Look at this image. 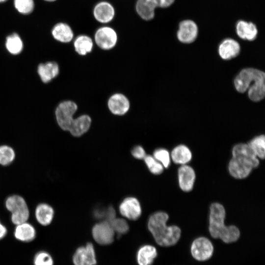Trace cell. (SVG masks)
<instances>
[{
  "mask_svg": "<svg viewBox=\"0 0 265 265\" xmlns=\"http://www.w3.org/2000/svg\"><path fill=\"white\" fill-rule=\"evenodd\" d=\"M91 119L89 116L83 114L74 119L69 131L73 136L79 137L85 133L89 129Z\"/></svg>",
  "mask_w": 265,
  "mask_h": 265,
  "instance_id": "ac0fdd59",
  "label": "cell"
},
{
  "mask_svg": "<svg viewBox=\"0 0 265 265\" xmlns=\"http://www.w3.org/2000/svg\"><path fill=\"white\" fill-rule=\"evenodd\" d=\"M7 234V229L0 221V239H2Z\"/></svg>",
  "mask_w": 265,
  "mask_h": 265,
  "instance_id": "74e56055",
  "label": "cell"
},
{
  "mask_svg": "<svg viewBox=\"0 0 265 265\" xmlns=\"http://www.w3.org/2000/svg\"><path fill=\"white\" fill-rule=\"evenodd\" d=\"M5 45L7 51L12 55L20 54L24 48L23 42L16 33H13L6 37Z\"/></svg>",
  "mask_w": 265,
  "mask_h": 265,
  "instance_id": "484cf974",
  "label": "cell"
},
{
  "mask_svg": "<svg viewBox=\"0 0 265 265\" xmlns=\"http://www.w3.org/2000/svg\"><path fill=\"white\" fill-rule=\"evenodd\" d=\"M168 219L166 213L159 212L151 215L148 222L149 230L156 242L161 246L175 245L181 237V231L179 227L166 225Z\"/></svg>",
  "mask_w": 265,
  "mask_h": 265,
  "instance_id": "7a4b0ae2",
  "label": "cell"
},
{
  "mask_svg": "<svg viewBox=\"0 0 265 265\" xmlns=\"http://www.w3.org/2000/svg\"><path fill=\"white\" fill-rule=\"evenodd\" d=\"M191 157L190 150L184 145L176 146L171 152V158L173 162L177 164H186L191 160Z\"/></svg>",
  "mask_w": 265,
  "mask_h": 265,
  "instance_id": "cb8c5ba5",
  "label": "cell"
},
{
  "mask_svg": "<svg viewBox=\"0 0 265 265\" xmlns=\"http://www.w3.org/2000/svg\"><path fill=\"white\" fill-rule=\"evenodd\" d=\"M92 233L94 240L101 245L109 244L114 240L115 232L109 222L106 220L95 225Z\"/></svg>",
  "mask_w": 265,
  "mask_h": 265,
  "instance_id": "9c48e42d",
  "label": "cell"
},
{
  "mask_svg": "<svg viewBox=\"0 0 265 265\" xmlns=\"http://www.w3.org/2000/svg\"><path fill=\"white\" fill-rule=\"evenodd\" d=\"M225 211L224 207L218 203L210 207L209 232L215 238H220L223 242L230 243L237 241L240 236V231L234 225L225 226Z\"/></svg>",
  "mask_w": 265,
  "mask_h": 265,
  "instance_id": "3957f363",
  "label": "cell"
},
{
  "mask_svg": "<svg viewBox=\"0 0 265 265\" xmlns=\"http://www.w3.org/2000/svg\"><path fill=\"white\" fill-rule=\"evenodd\" d=\"M7 0H0V3L6 1Z\"/></svg>",
  "mask_w": 265,
  "mask_h": 265,
  "instance_id": "ab89813d",
  "label": "cell"
},
{
  "mask_svg": "<svg viewBox=\"0 0 265 265\" xmlns=\"http://www.w3.org/2000/svg\"><path fill=\"white\" fill-rule=\"evenodd\" d=\"M248 145L252 149L257 157L264 159L265 156V137L260 135L252 139Z\"/></svg>",
  "mask_w": 265,
  "mask_h": 265,
  "instance_id": "f1b7e54d",
  "label": "cell"
},
{
  "mask_svg": "<svg viewBox=\"0 0 265 265\" xmlns=\"http://www.w3.org/2000/svg\"><path fill=\"white\" fill-rule=\"evenodd\" d=\"M37 72L42 82L47 83L58 76L59 67L55 61L41 63L38 65Z\"/></svg>",
  "mask_w": 265,
  "mask_h": 265,
  "instance_id": "9a60e30c",
  "label": "cell"
},
{
  "mask_svg": "<svg viewBox=\"0 0 265 265\" xmlns=\"http://www.w3.org/2000/svg\"><path fill=\"white\" fill-rule=\"evenodd\" d=\"M52 34L56 40L62 43L70 42L74 37L71 27L63 23L56 24L53 28Z\"/></svg>",
  "mask_w": 265,
  "mask_h": 265,
  "instance_id": "44dd1931",
  "label": "cell"
},
{
  "mask_svg": "<svg viewBox=\"0 0 265 265\" xmlns=\"http://www.w3.org/2000/svg\"><path fill=\"white\" fill-rule=\"evenodd\" d=\"M93 15L97 21L102 23L110 22L115 15L113 6L107 1H101L94 7Z\"/></svg>",
  "mask_w": 265,
  "mask_h": 265,
  "instance_id": "2e32d148",
  "label": "cell"
},
{
  "mask_svg": "<svg viewBox=\"0 0 265 265\" xmlns=\"http://www.w3.org/2000/svg\"><path fill=\"white\" fill-rule=\"evenodd\" d=\"M178 179L181 189L185 192L192 190L195 179L193 169L187 165H182L178 169Z\"/></svg>",
  "mask_w": 265,
  "mask_h": 265,
  "instance_id": "5bb4252c",
  "label": "cell"
},
{
  "mask_svg": "<svg viewBox=\"0 0 265 265\" xmlns=\"http://www.w3.org/2000/svg\"><path fill=\"white\" fill-rule=\"evenodd\" d=\"M35 216L40 224L47 226L50 224L53 220L54 210L50 205L41 203L35 208Z\"/></svg>",
  "mask_w": 265,
  "mask_h": 265,
  "instance_id": "ffe728a7",
  "label": "cell"
},
{
  "mask_svg": "<svg viewBox=\"0 0 265 265\" xmlns=\"http://www.w3.org/2000/svg\"><path fill=\"white\" fill-rule=\"evenodd\" d=\"M74 46L76 52L78 54L84 55L92 51L93 43L92 39L88 36L81 35L76 38Z\"/></svg>",
  "mask_w": 265,
  "mask_h": 265,
  "instance_id": "d4e9b609",
  "label": "cell"
},
{
  "mask_svg": "<svg viewBox=\"0 0 265 265\" xmlns=\"http://www.w3.org/2000/svg\"><path fill=\"white\" fill-rule=\"evenodd\" d=\"M192 257L198 261H205L212 256L213 246L211 241L205 237H199L192 242L191 245Z\"/></svg>",
  "mask_w": 265,
  "mask_h": 265,
  "instance_id": "52a82bcc",
  "label": "cell"
},
{
  "mask_svg": "<svg viewBox=\"0 0 265 265\" xmlns=\"http://www.w3.org/2000/svg\"><path fill=\"white\" fill-rule=\"evenodd\" d=\"M53 264L52 257L47 252H39L34 258V265H53Z\"/></svg>",
  "mask_w": 265,
  "mask_h": 265,
  "instance_id": "e575fe53",
  "label": "cell"
},
{
  "mask_svg": "<svg viewBox=\"0 0 265 265\" xmlns=\"http://www.w3.org/2000/svg\"><path fill=\"white\" fill-rule=\"evenodd\" d=\"M265 80L264 72L255 68H247L242 69L235 78L234 85L238 92L244 93L255 81Z\"/></svg>",
  "mask_w": 265,
  "mask_h": 265,
  "instance_id": "5b68a950",
  "label": "cell"
},
{
  "mask_svg": "<svg viewBox=\"0 0 265 265\" xmlns=\"http://www.w3.org/2000/svg\"><path fill=\"white\" fill-rule=\"evenodd\" d=\"M198 32L196 23L190 20H185L180 23L177 36L182 43H191L196 39Z\"/></svg>",
  "mask_w": 265,
  "mask_h": 265,
  "instance_id": "30bf717a",
  "label": "cell"
},
{
  "mask_svg": "<svg viewBox=\"0 0 265 265\" xmlns=\"http://www.w3.org/2000/svg\"><path fill=\"white\" fill-rule=\"evenodd\" d=\"M132 156L138 159H144L146 153L144 149L140 146H135L132 151Z\"/></svg>",
  "mask_w": 265,
  "mask_h": 265,
  "instance_id": "8d00e7d4",
  "label": "cell"
},
{
  "mask_svg": "<svg viewBox=\"0 0 265 265\" xmlns=\"http://www.w3.org/2000/svg\"><path fill=\"white\" fill-rule=\"evenodd\" d=\"M15 158V152L10 146L6 145L0 146V164L6 166L11 164Z\"/></svg>",
  "mask_w": 265,
  "mask_h": 265,
  "instance_id": "f546056e",
  "label": "cell"
},
{
  "mask_svg": "<svg viewBox=\"0 0 265 265\" xmlns=\"http://www.w3.org/2000/svg\"><path fill=\"white\" fill-rule=\"evenodd\" d=\"M44 0L47 1L52 2V1H54L56 0Z\"/></svg>",
  "mask_w": 265,
  "mask_h": 265,
  "instance_id": "f35d334b",
  "label": "cell"
},
{
  "mask_svg": "<svg viewBox=\"0 0 265 265\" xmlns=\"http://www.w3.org/2000/svg\"><path fill=\"white\" fill-rule=\"evenodd\" d=\"M259 164V159L248 144L236 145L232 150V158L228 169L230 174L237 179L247 177Z\"/></svg>",
  "mask_w": 265,
  "mask_h": 265,
  "instance_id": "6da1fadb",
  "label": "cell"
},
{
  "mask_svg": "<svg viewBox=\"0 0 265 265\" xmlns=\"http://www.w3.org/2000/svg\"><path fill=\"white\" fill-rule=\"evenodd\" d=\"M107 105L110 112L117 115L126 114L130 106L128 99L121 93L112 95L108 99Z\"/></svg>",
  "mask_w": 265,
  "mask_h": 265,
  "instance_id": "4fadbf2b",
  "label": "cell"
},
{
  "mask_svg": "<svg viewBox=\"0 0 265 265\" xmlns=\"http://www.w3.org/2000/svg\"><path fill=\"white\" fill-rule=\"evenodd\" d=\"M94 39L99 47L103 50H108L116 45L117 35L113 28L108 26H103L96 31Z\"/></svg>",
  "mask_w": 265,
  "mask_h": 265,
  "instance_id": "ba28073f",
  "label": "cell"
},
{
  "mask_svg": "<svg viewBox=\"0 0 265 265\" xmlns=\"http://www.w3.org/2000/svg\"><path fill=\"white\" fill-rule=\"evenodd\" d=\"M154 157L165 168H167L170 162L169 152L165 149H159L154 153Z\"/></svg>",
  "mask_w": 265,
  "mask_h": 265,
  "instance_id": "d590c367",
  "label": "cell"
},
{
  "mask_svg": "<svg viewBox=\"0 0 265 265\" xmlns=\"http://www.w3.org/2000/svg\"><path fill=\"white\" fill-rule=\"evenodd\" d=\"M240 51L239 43L231 38L224 40L218 48L219 54L224 60H229L236 57L238 55Z\"/></svg>",
  "mask_w": 265,
  "mask_h": 265,
  "instance_id": "e0dca14e",
  "label": "cell"
},
{
  "mask_svg": "<svg viewBox=\"0 0 265 265\" xmlns=\"http://www.w3.org/2000/svg\"><path fill=\"white\" fill-rule=\"evenodd\" d=\"M75 265H95L96 259L94 246L87 243L84 246L78 248L73 257Z\"/></svg>",
  "mask_w": 265,
  "mask_h": 265,
  "instance_id": "8fae6325",
  "label": "cell"
},
{
  "mask_svg": "<svg viewBox=\"0 0 265 265\" xmlns=\"http://www.w3.org/2000/svg\"><path fill=\"white\" fill-rule=\"evenodd\" d=\"M14 4L16 10L24 15L30 14L34 8L33 0H14Z\"/></svg>",
  "mask_w": 265,
  "mask_h": 265,
  "instance_id": "4dcf8cb0",
  "label": "cell"
},
{
  "mask_svg": "<svg viewBox=\"0 0 265 265\" xmlns=\"http://www.w3.org/2000/svg\"><path fill=\"white\" fill-rule=\"evenodd\" d=\"M109 222L114 232H116L119 236L126 233L129 230L128 224L123 218L115 217Z\"/></svg>",
  "mask_w": 265,
  "mask_h": 265,
  "instance_id": "d6a6232c",
  "label": "cell"
},
{
  "mask_svg": "<svg viewBox=\"0 0 265 265\" xmlns=\"http://www.w3.org/2000/svg\"><path fill=\"white\" fill-rule=\"evenodd\" d=\"M157 256L156 248L150 245L141 246L137 253V261L139 265H151Z\"/></svg>",
  "mask_w": 265,
  "mask_h": 265,
  "instance_id": "603a6c76",
  "label": "cell"
},
{
  "mask_svg": "<svg viewBox=\"0 0 265 265\" xmlns=\"http://www.w3.org/2000/svg\"><path fill=\"white\" fill-rule=\"evenodd\" d=\"M249 98L252 101L258 102L265 95V80H259L252 84L247 90Z\"/></svg>",
  "mask_w": 265,
  "mask_h": 265,
  "instance_id": "4316f807",
  "label": "cell"
},
{
  "mask_svg": "<svg viewBox=\"0 0 265 265\" xmlns=\"http://www.w3.org/2000/svg\"><path fill=\"white\" fill-rule=\"evenodd\" d=\"M29 217V211L28 208L16 212L11 213V220L12 222L17 225L27 222Z\"/></svg>",
  "mask_w": 265,
  "mask_h": 265,
  "instance_id": "836d02e7",
  "label": "cell"
},
{
  "mask_svg": "<svg viewBox=\"0 0 265 265\" xmlns=\"http://www.w3.org/2000/svg\"><path fill=\"white\" fill-rule=\"evenodd\" d=\"M5 205L6 209L11 213L19 211L28 207L25 199L18 195H13L7 197Z\"/></svg>",
  "mask_w": 265,
  "mask_h": 265,
  "instance_id": "83f0119b",
  "label": "cell"
},
{
  "mask_svg": "<svg viewBox=\"0 0 265 265\" xmlns=\"http://www.w3.org/2000/svg\"><path fill=\"white\" fill-rule=\"evenodd\" d=\"M145 162L151 173L159 174L163 170V165L154 157L147 155L144 158Z\"/></svg>",
  "mask_w": 265,
  "mask_h": 265,
  "instance_id": "1f68e13d",
  "label": "cell"
},
{
  "mask_svg": "<svg viewBox=\"0 0 265 265\" xmlns=\"http://www.w3.org/2000/svg\"><path fill=\"white\" fill-rule=\"evenodd\" d=\"M236 32L241 39L252 41L257 36L258 29L254 23L240 20L236 25Z\"/></svg>",
  "mask_w": 265,
  "mask_h": 265,
  "instance_id": "d6986e66",
  "label": "cell"
},
{
  "mask_svg": "<svg viewBox=\"0 0 265 265\" xmlns=\"http://www.w3.org/2000/svg\"><path fill=\"white\" fill-rule=\"evenodd\" d=\"M174 1L175 0H137L136 3V10L142 19L149 21L154 18L156 8L169 7Z\"/></svg>",
  "mask_w": 265,
  "mask_h": 265,
  "instance_id": "8992f818",
  "label": "cell"
},
{
  "mask_svg": "<svg viewBox=\"0 0 265 265\" xmlns=\"http://www.w3.org/2000/svg\"><path fill=\"white\" fill-rule=\"evenodd\" d=\"M78 109L77 104L70 100L63 101L56 106L54 115L57 125L61 129L69 131L74 119V115Z\"/></svg>",
  "mask_w": 265,
  "mask_h": 265,
  "instance_id": "277c9868",
  "label": "cell"
},
{
  "mask_svg": "<svg viewBox=\"0 0 265 265\" xmlns=\"http://www.w3.org/2000/svg\"><path fill=\"white\" fill-rule=\"evenodd\" d=\"M15 238L21 241L29 242L36 236V230L32 225L26 222L16 225L14 231Z\"/></svg>",
  "mask_w": 265,
  "mask_h": 265,
  "instance_id": "7402d4cb",
  "label": "cell"
},
{
  "mask_svg": "<svg viewBox=\"0 0 265 265\" xmlns=\"http://www.w3.org/2000/svg\"><path fill=\"white\" fill-rule=\"evenodd\" d=\"M121 214L124 217L135 220L141 213V209L139 201L134 197H127L121 203L119 207Z\"/></svg>",
  "mask_w": 265,
  "mask_h": 265,
  "instance_id": "7c38bea8",
  "label": "cell"
}]
</instances>
